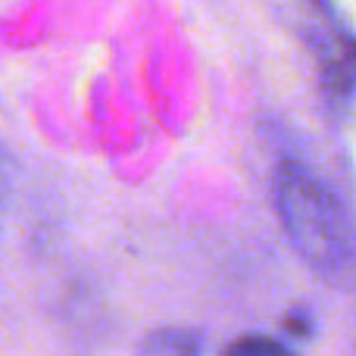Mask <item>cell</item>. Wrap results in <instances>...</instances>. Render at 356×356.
<instances>
[{
    "mask_svg": "<svg viewBox=\"0 0 356 356\" xmlns=\"http://www.w3.org/2000/svg\"><path fill=\"white\" fill-rule=\"evenodd\" d=\"M272 197L284 234L303 263L325 278L344 275L353 259V234L338 197L300 163L275 169Z\"/></svg>",
    "mask_w": 356,
    "mask_h": 356,
    "instance_id": "1",
    "label": "cell"
},
{
    "mask_svg": "<svg viewBox=\"0 0 356 356\" xmlns=\"http://www.w3.org/2000/svg\"><path fill=\"white\" fill-rule=\"evenodd\" d=\"M144 350L147 353H194V350H200V344H197L188 332H169V334L150 338L147 344H144Z\"/></svg>",
    "mask_w": 356,
    "mask_h": 356,
    "instance_id": "2",
    "label": "cell"
},
{
    "mask_svg": "<svg viewBox=\"0 0 356 356\" xmlns=\"http://www.w3.org/2000/svg\"><path fill=\"white\" fill-rule=\"evenodd\" d=\"M232 353H284V347L272 338H247V341H238V344L228 347Z\"/></svg>",
    "mask_w": 356,
    "mask_h": 356,
    "instance_id": "3",
    "label": "cell"
},
{
    "mask_svg": "<svg viewBox=\"0 0 356 356\" xmlns=\"http://www.w3.org/2000/svg\"><path fill=\"white\" fill-rule=\"evenodd\" d=\"M6 200H10V163H6L3 150H0V219H3Z\"/></svg>",
    "mask_w": 356,
    "mask_h": 356,
    "instance_id": "4",
    "label": "cell"
}]
</instances>
